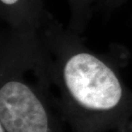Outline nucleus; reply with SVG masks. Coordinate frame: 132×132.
<instances>
[{
	"instance_id": "f257e3e1",
	"label": "nucleus",
	"mask_w": 132,
	"mask_h": 132,
	"mask_svg": "<svg viewBox=\"0 0 132 132\" xmlns=\"http://www.w3.org/2000/svg\"><path fill=\"white\" fill-rule=\"evenodd\" d=\"M63 76L71 97L88 109H112L122 99V86L114 71L89 52L71 55L65 62Z\"/></svg>"
},
{
	"instance_id": "f03ea898",
	"label": "nucleus",
	"mask_w": 132,
	"mask_h": 132,
	"mask_svg": "<svg viewBox=\"0 0 132 132\" xmlns=\"http://www.w3.org/2000/svg\"><path fill=\"white\" fill-rule=\"evenodd\" d=\"M0 120L7 132L48 131L45 107L32 89L19 81H9L1 87Z\"/></svg>"
},
{
	"instance_id": "7ed1b4c3",
	"label": "nucleus",
	"mask_w": 132,
	"mask_h": 132,
	"mask_svg": "<svg viewBox=\"0 0 132 132\" xmlns=\"http://www.w3.org/2000/svg\"><path fill=\"white\" fill-rule=\"evenodd\" d=\"M22 0H0L1 5L6 9H15L19 5Z\"/></svg>"
},
{
	"instance_id": "20e7f679",
	"label": "nucleus",
	"mask_w": 132,
	"mask_h": 132,
	"mask_svg": "<svg viewBox=\"0 0 132 132\" xmlns=\"http://www.w3.org/2000/svg\"><path fill=\"white\" fill-rule=\"evenodd\" d=\"M4 128L1 125V127H0V132H4Z\"/></svg>"
}]
</instances>
